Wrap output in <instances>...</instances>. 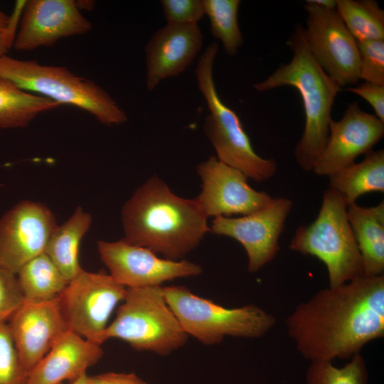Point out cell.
<instances>
[{"label": "cell", "instance_id": "1", "mask_svg": "<svg viewBox=\"0 0 384 384\" xmlns=\"http://www.w3.org/2000/svg\"><path fill=\"white\" fill-rule=\"evenodd\" d=\"M286 326L306 359L351 358L384 336V274L320 289L295 307Z\"/></svg>", "mask_w": 384, "mask_h": 384}, {"label": "cell", "instance_id": "2", "mask_svg": "<svg viewBox=\"0 0 384 384\" xmlns=\"http://www.w3.org/2000/svg\"><path fill=\"white\" fill-rule=\"evenodd\" d=\"M207 218L196 198L178 196L154 176L122 207L123 239L166 259L181 260L210 232Z\"/></svg>", "mask_w": 384, "mask_h": 384}, {"label": "cell", "instance_id": "3", "mask_svg": "<svg viewBox=\"0 0 384 384\" xmlns=\"http://www.w3.org/2000/svg\"><path fill=\"white\" fill-rule=\"evenodd\" d=\"M287 44L293 53L289 63L282 64L264 80L255 83L259 92L282 86L296 89L302 100L304 129L294 149L299 167L312 171L327 142L331 110L341 88L315 61L309 50L304 26L297 24Z\"/></svg>", "mask_w": 384, "mask_h": 384}, {"label": "cell", "instance_id": "4", "mask_svg": "<svg viewBox=\"0 0 384 384\" xmlns=\"http://www.w3.org/2000/svg\"><path fill=\"white\" fill-rule=\"evenodd\" d=\"M0 77L20 89L63 105L82 109L106 125L127 121L124 110L94 81L73 73L65 67L46 65L37 60L0 57Z\"/></svg>", "mask_w": 384, "mask_h": 384}, {"label": "cell", "instance_id": "5", "mask_svg": "<svg viewBox=\"0 0 384 384\" xmlns=\"http://www.w3.org/2000/svg\"><path fill=\"white\" fill-rule=\"evenodd\" d=\"M218 50L217 43L209 45L200 56L195 70L198 88L210 112L205 117L203 131L219 161L241 171L255 182L267 181L277 171V161L255 152L239 117L217 92L213 69Z\"/></svg>", "mask_w": 384, "mask_h": 384}, {"label": "cell", "instance_id": "6", "mask_svg": "<svg viewBox=\"0 0 384 384\" xmlns=\"http://www.w3.org/2000/svg\"><path fill=\"white\" fill-rule=\"evenodd\" d=\"M119 338L132 348L167 356L187 342L188 334L168 304L163 286L127 288L115 319L97 341Z\"/></svg>", "mask_w": 384, "mask_h": 384}, {"label": "cell", "instance_id": "7", "mask_svg": "<svg viewBox=\"0 0 384 384\" xmlns=\"http://www.w3.org/2000/svg\"><path fill=\"white\" fill-rule=\"evenodd\" d=\"M347 203L338 192L324 191L318 215L295 231L289 249L316 257L326 267L329 286L336 287L363 275L361 256L348 215Z\"/></svg>", "mask_w": 384, "mask_h": 384}, {"label": "cell", "instance_id": "8", "mask_svg": "<svg viewBox=\"0 0 384 384\" xmlns=\"http://www.w3.org/2000/svg\"><path fill=\"white\" fill-rule=\"evenodd\" d=\"M163 289L184 331L205 345L220 343L225 336L260 338L276 324L272 314L253 304L227 308L183 286H163Z\"/></svg>", "mask_w": 384, "mask_h": 384}, {"label": "cell", "instance_id": "9", "mask_svg": "<svg viewBox=\"0 0 384 384\" xmlns=\"http://www.w3.org/2000/svg\"><path fill=\"white\" fill-rule=\"evenodd\" d=\"M127 290L110 274L83 270L58 297L69 329L97 344L112 311L124 300Z\"/></svg>", "mask_w": 384, "mask_h": 384}, {"label": "cell", "instance_id": "10", "mask_svg": "<svg viewBox=\"0 0 384 384\" xmlns=\"http://www.w3.org/2000/svg\"><path fill=\"white\" fill-rule=\"evenodd\" d=\"M304 35L315 61L340 87L356 85L360 79L357 41L336 10L306 1Z\"/></svg>", "mask_w": 384, "mask_h": 384}, {"label": "cell", "instance_id": "11", "mask_svg": "<svg viewBox=\"0 0 384 384\" xmlns=\"http://www.w3.org/2000/svg\"><path fill=\"white\" fill-rule=\"evenodd\" d=\"M292 201L285 197L272 198L264 207L238 218L215 217L210 232L238 241L247 256V270L258 272L275 258L279 251V240Z\"/></svg>", "mask_w": 384, "mask_h": 384}, {"label": "cell", "instance_id": "12", "mask_svg": "<svg viewBox=\"0 0 384 384\" xmlns=\"http://www.w3.org/2000/svg\"><path fill=\"white\" fill-rule=\"evenodd\" d=\"M97 251L112 277L127 288L162 286L164 282L196 277L203 272L196 263L162 259L151 250L124 239L100 240Z\"/></svg>", "mask_w": 384, "mask_h": 384}, {"label": "cell", "instance_id": "13", "mask_svg": "<svg viewBox=\"0 0 384 384\" xmlns=\"http://www.w3.org/2000/svg\"><path fill=\"white\" fill-rule=\"evenodd\" d=\"M43 203L22 201L0 219V267L16 274L28 261L44 252L57 227Z\"/></svg>", "mask_w": 384, "mask_h": 384}, {"label": "cell", "instance_id": "14", "mask_svg": "<svg viewBox=\"0 0 384 384\" xmlns=\"http://www.w3.org/2000/svg\"><path fill=\"white\" fill-rule=\"evenodd\" d=\"M201 191L196 198L208 217L250 214L269 203L273 197L252 188L240 170L210 156L196 169Z\"/></svg>", "mask_w": 384, "mask_h": 384}, {"label": "cell", "instance_id": "15", "mask_svg": "<svg viewBox=\"0 0 384 384\" xmlns=\"http://www.w3.org/2000/svg\"><path fill=\"white\" fill-rule=\"evenodd\" d=\"M384 135V122L363 111L357 102L347 105L341 119H331L326 144L313 172L329 176L373 150Z\"/></svg>", "mask_w": 384, "mask_h": 384}, {"label": "cell", "instance_id": "16", "mask_svg": "<svg viewBox=\"0 0 384 384\" xmlns=\"http://www.w3.org/2000/svg\"><path fill=\"white\" fill-rule=\"evenodd\" d=\"M92 28L73 0L25 1L13 48L29 51L53 46L63 38L83 35Z\"/></svg>", "mask_w": 384, "mask_h": 384}, {"label": "cell", "instance_id": "17", "mask_svg": "<svg viewBox=\"0 0 384 384\" xmlns=\"http://www.w3.org/2000/svg\"><path fill=\"white\" fill-rule=\"evenodd\" d=\"M21 363L29 372L70 330L58 297L39 303L23 302L7 322Z\"/></svg>", "mask_w": 384, "mask_h": 384}, {"label": "cell", "instance_id": "18", "mask_svg": "<svg viewBox=\"0 0 384 384\" xmlns=\"http://www.w3.org/2000/svg\"><path fill=\"white\" fill-rule=\"evenodd\" d=\"M203 35L197 25L166 24L156 31L145 47L146 87L183 73L201 50Z\"/></svg>", "mask_w": 384, "mask_h": 384}, {"label": "cell", "instance_id": "19", "mask_svg": "<svg viewBox=\"0 0 384 384\" xmlns=\"http://www.w3.org/2000/svg\"><path fill=\"white\" fill-rule=\"evenodd\" d=\"M100 345L71 330L60 336L48 353L29 372L26 384H61L86 375L102 357Z\"/></svg>", "mask_w": 384, "mask_h": 384}, {"label": "cell", "instance_id": "20", "mask_svg": "<svg viewBox=\"0 0 384 384\" xmlns=\"http://www.w3.org/2000/svg\"><path fill=\"white\" fill-rule=\"evenodd\" d=\"M347 215L362 260L365 276L384 274V203L347 206Z\"/></svg>", "mask_w": 384, "mask_h": 384}, {"label": "cell", "instance_id": "21", "mask_svg": "<svg viewBox=\"0 0 384 384\" xmlns=\"http://www.w3.org/2000/svg\"><path fill=\"white\" fill-rule=\"evenodd\" d=\"M92 223V215L78 206L72 215L51 234L44 252L69 282L83 269L79 262L80 242Z\"/></svg>", "mask_w": 384, "mask_h": 384}, {"label": "cell", "instance_id": "22", "mask_svg": "<svg viewBox=\"0 0 384 384\" xmlns=\"http://www.w3.org/2000/svg\"><path fill=\"white\" fill-rule=\"evenodd\" d=\"M329 188L338 192L347 205L363 194L384 191V150H372L358 163L328 176Z\"/></svg>", "mask_w": 384, "mask_h": 384}, {"label": "cell", "instance_id": "23", "mask_svg": "<svg viewBox=\"0 0 384 384\" xmlns=\"http://www.w3.org/2000/svg\"><path fill=\"white\" fill-rule=\"evenodd\" d=\"M60 106L55 101L23 90L0 77V129L26 127L38 114Z\"/></svg>", "mask_w": 384, "mask_h": 384}, {"label": "cell", "instance_id": "24", "mask_svg": "<svg viewBox=\"0 0 384 384\" xmlns=\"http://www.w3.org/2000/svg\"><path fill=\"white\" fill-rule=\"evenodd\" d=\"M16 277L24 301L33 303L56 299L68 283L45 252L26 263Z\"/></svg>", "mask_w": 384, "mask_h": 384}, {"label": "cell", "instance_id": "25", "mask_svg": "<svg viewBox=\"0 0 384 384\" xmlns=\"http://www.w3.org/2000/svg\"><path fill=\"white\" fill-rule=\"evenodd\" d=\"M336 11L357 41L384 40V10L375 0H337Z\"/></svg>", "mask_w": 384, "mask_h": 384}, {"label": "cell", "instance_id": "26", "mask_svg": "<svg viewBox=\"0 0 384 384\" xmlns=\"http://www.w3.org/2000/svg\"><path fill=\"white\" fill-rule=\"evenodd\" d=\"M210 24L213 36L220 40L229 55L237 54L243 44V36L238 23L240 0H202Z\"/></svg>", "mask_w": 384, "mask_h": 384}, {"label": "cell", "instance_id": "27", "mask_svg": "<svg viewBox=\"0 0 384 384\" xmlns=\"http://www.w3.org/2000/svg\"><path fill=\"white\" fill-rule=\"evenodd\" d=\"M306 384H368L365 359L361 353H357L341 368L334 366L332 361H311Z\"/></svg>", "mask_w": 384, "mask_h": 384}, {"label": "cell", "instance_id": "28", "mask_svg": "<svg viewBox=\"0 0 384 384\" xmlns=\"http://www.w3.org/2000/svg\"><path fill=\"white\" fill-rule=\"evenodd\" d=\"M28 376L8 323L0 324V384H26Z\"/></svg>", "mask_w": 384, "mask_h": 384}, {"label": "cell", "instance_id": "29", "mask_svg": "<svg viewBox=\"0 0 384 384\" xmlns=\"http://www.w3.org/2000/svg\"><path fill=\"white\" fill-rule=\"evenodd\" d=\"M357 48L360 79L384 85V40L357 41Z\"/></svg>", "mask_w": 384, "mask_h": 384}, {"label": "cell", "instance_id": "30", "mask_svg": "<svg viewBox=\"0 0 384 384\" xmlns=\"http://www.w3.org/2000/svg\"><path fill=\"white\" fill-rule=\"evenodd\" d=\"M160 2L168 24L197 25L205 16L202 0H161Z\"/></svg>", "mask_w": 384, "mask_h": 384}, {"label": "cell", "instance_id": "31", "mask_svg": "<svg viewBox=\"0 0 384 384\" xmlns=\"http://www.w3.org/2000/svg\"><path fill=\"white\" fill-rule=\"evenodd\" d=\"M23 302L16 274L0 267V324L7 323Z\"/></svg>", "mask_w": 384, "mask_h": 384}, {"label": "cell", "instance_id": "32", "mask_svg": "<svg viewBox=\"0 0 384 384\" xmlns=\"http://www.w3.org/2000/svg\"><path fill=\"white\" fill-rule=\"evenodd\" d=\"M346 90L366 100L373 107L375 115L384 122V85L364 81L357 85L347 87Z\"/></svg>", "mask_w": 384, "mask_h": 384}, {"label": "cell", "instance_id": "33", "mask_svg": "<svg viewBox=\"0 0 384 384\" xmlns=\"http://www.w3.org/2000/svg\"><path fill=\"white\" fill-rule=\"evenodd\" d=\"M24 3L25 1H18L11 16L0 11V57L6 55L13 47L16 26Z\"/></svg>", "mask_w": 384, "mask_h": 384}, {"label": "cell", "instance_id": "34", "mask_svg": "<svg viewBox=\"0 0 384 384\" xmlns=\"http://www.w3.org/2000/svg\"><path fill=\"white\" fill-rule=\"evenodd\" d=\"M87 384H149L134 373L109 372L88 376Z\"/></svg>", "mask_w": 384, "mask_h": 384}, {"label": "cell", "instance_id": "35", "mask_svg": "<svg viewBox=\"0 0 384 384\" xmlns=\"http://www.w3.org/2000/svg\"><path fill=\"white\" fill-rule=\"evenodd\" d=\"M312 3L328 9L336 10L337 0H310Z\"/></svg>", "mask_w": 384, "mask_h": 384}, {"label": "cell", "instance_id": "36", "mask_svg": "<svg viewBox=\"0 0 384 384\" xmlns=\"http://www.w3.org/2000/svg\"><path fill=\"white\" fill-rule=\"evenodd\" d=\"M78 9L80 10L91 11L94 9L95 1L91 0H78L75 1Z\"/></svg>", "mask_w": 384, "mask_h": 384}, {"label": "cell", "instance_id": "37", "mask_svg": "<svg viewBox=\"0 0 384 384\" xmlns=\"http://www.w3.org/2000/svg\"><path fill=\"white\" fill-rule=\"evenodd\" d=\"M88 383V375H84L80 378L77 379L75 381L70 382L68 384H87ZM63 384V383H61Z\"/></svg>", "mask_w": 384, "mask_h": 384}]
</instances>
